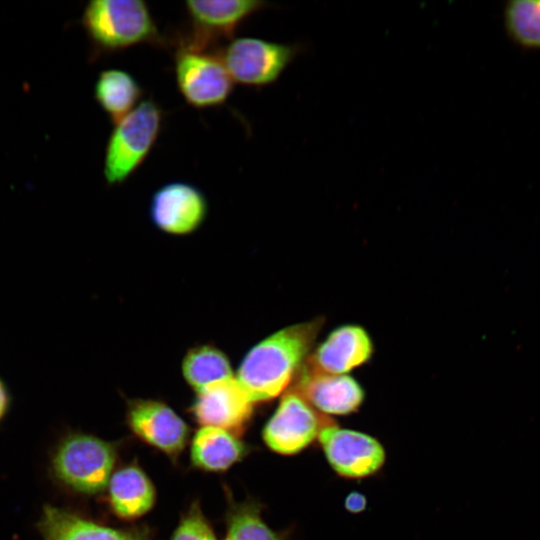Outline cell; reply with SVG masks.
<instances>
[{
    "instance_id": "obj_1",
    "label": "cell",
    "mask_w": 540,
    "mask_h": 540,
    "mask_svg": "<svg viewBox=\"0 0 540 540\" xmlns=\"http://www.w3.org/2000/svg\"><path fill=\"white\" fill-rule=\"evenodd\" d=\"M324 318L282 328L253 346L242 359L236 379L254 403L283 395L295 382L315 346Z\"/></svg>"
},
{
    "instance_id": "obj_2",
    "label": "cell",
    "mask_w": 540,
    "mask_h": 540,
    "mask_svg": "<svg viewBox=\"0 0 540 540\" xmlns=\"http://www.w3.org/2000/svg\"><path fill=\"white\" fill-rule=\"evenodd\" d=\"M81 25L94 60L139 44H167L142 0H92L83 10Z\"/></svg>"
},
{
    "instance_id": "obj_3",
    "label": "cell",
    "mask_w": 540,
    "mask_h": 540,
    "mask_svg": "<svg viewBox=\"0 0 540 540\" xmlns=\"http://www.w3.org/2000/svg\"><path fill=\"white\" fill-rule=\"evenodd\" d=\"M117 460V446L92 434L70 432L57 444L50 468L65 488L95 495L107 488Z\"/></svg>"
},
{
    "instance_id": "obj_4",
    "label": "cell",
    "mask_w": 540,
    "mask_h": 540,
    "mask_svg": "<svg viewBox=\"0 0 540 540\" xmlns=\"http://www.w3.org/2000/svg\"><path fill=\"white\" fill-rule=\"evenodd\" d=\"M163 119V110L149 98L114 123L103 161L107 185L123 184L142 165L160 135Z\"/></svg>"
},
{
    "instance_id": "obj_5",
    "label": "cell",
    "mask_w": 540,
    "mask_h": 540,
    "mask_svg": "<svg viewBox=\"0 0 540 540\" xmlns=\"http://www.w3.org/2000/svg\"><path fill=\"white\" fill-rule=\"evenodd\" d=\"M177 87L184 100L198 109L217 107L229 98L234 81L220 56L211 49L174 42Z\"/></svg>"
},
{
    "instance_id": "obj_6",
    "label": "cell",
    "mask_w": 540,
    "mask_h": 540,
    "mask_svg": "<svg viewBox=\"0 0 540 540\" xmlns=\"http://www.w3.org/2000/svg\"><path fill=\"white\" fill-rule=\"evenodd\" d=\"M335 422L316 411L293 387L282 396L274 413L266 422L262 436L273 452L293 456L309 448L322 430Z\"/></svg>"
},
{
    "instance_id": "obj_7",
    "label": "cell",
    "mask_w": 540,
    "mask_h": 540,
    "mask_svg": "<svg viewBox=\"0 0 540 540\" xmlns=\"http://www.w3.org/2000/svg\"><path fill=\"white\" fill-rule=\"evenodd\" d=\"M301 46L253 37L232 39L220 56L232 80L261 87L275 82L299 54Z\"/></svg>"
},
{
    "instance_id": "obj_8",
    "label": "cell",
    "mask_w": 540,
    "mask_h": 540,
    "mask_svg": "<svg viewBox=\"0 0 540 540\" xmlns=\"http://www.w3.org/2000/svg\"><path fill=\"white\" fill-rule=\"evenodd\" d=\"M318 444L333 472L346 480L375 476L386 462V450L378 438L359 430L342 428L336 422L322 430Z\"/></svg>"
},
{
    "instance_id": "obj_9",
    "label": "cell",
    "mask_w": 540,
    "mask_h": 540,
    "mask_svg": "<svg viewBox=\"0 0 540 540\" xmlns=\"http://www.w3.org/2000/svg\"><path fill=\"white\" fill-rule=\"evenodd\" d=\"M189 27L177 40L215 49L219 40L231 39L237 27L269 3L259 0H188L184 3Z\"/></svg>"
},
{
    "instance_id": "obj_10",
    "label": "cell",
    "mask_w": 540,
    "mask_h": 540,
    "mask_svg": "<svg viewBox=\"0 0 540 540\" xmlns=\"http://www.w3.org/2000/svg\"><path fill=\"white\" fill-rule=\"evenodd\" d=\"M127 425L143 442L176 460L190 434L187 423L166 403L154 399L127 402Z\"/></svg>"
},
{
    "instance_id": "obj_11",
    "label": "cell",
    "mask_w": 540,
    "mask_h": 540,
    "mask_svg": "<svg viewBox=\"0 0 540 540\" xmlns=\"http://www.w3.org/2000/svg\"><path fill=\"white\" fill-rule=\"evenodd\" d=\"M207 212L205 194L185 181H173L159 187L153 193L149 206L154 226L175 236L195 232L205 221Z\"/></svg>"
},
{
    "instance_id": "obj_12",
    "label": "cell",
    "mask_w": 540,
    "mask_h": 540,
    "mask_svg": "<svg viewBox=\"0 0 540 540\" xmlns=\"http://www.w3.org/2000/svg\"><path fill=\"white\" fill-rule=\"evenodd\" d=\"M374 343L368 331L358 324L333 329L307 357L303 368L312 373L343 375L368 363Z\"/></svg>"
},
{
    "instance_id": "obj_13",
    "label": "cell",
    "mask_w": 540,
    "mask_h": 540,
    "mask_svg": "<svg viewBox=\"0 0 540 540\" xmlns=\"http://www.w3.org/2000/svg\"><path fill=\"white\" fill-rule=\"evenodd\" d=\"M190 411L202 426L221 428L239 436L252 418L253 403L234 376L197 392Z\"/></svg>"
},
{
    "instance_id": "obj_14",
    "label": "cell",
    "mask_w": 540,
    "mask_h": 540,
    "mask_svg": "<svg viewBox=\"0 0 540 540\" xmlns=\"http://www.w3.org/2000/svg\"><path fill=\"white\" fill-rule=\"evenodd\" d=\"M291 387L316 411L330 418L354 414L365 401L364 388L348 374L312 373L302 367Z\"/></svg>"
},
{
    "instance_id": "obj_15",
    "label": "cell",
    "mask_w": 540,
    "mask_h": 540,
    "mask_svg": "<svg viewBox=\"0 0 540 540\" xmlns=\"http://www.w3.org/2000/svg\"><path fill=\"white\" fill-rule=\"evenodd\" d=\"M37 528L43 540H152L148 526L109 527L50 504L43 506Z\"/></svg>"
},
{
    "instance_id": "obj_16",
    "label": "cell",
    "mask_w": 540,
    "mask_h": 540,
    "mask_svg": "<svg viewBox=\"0 0 540 540\" xmlns=\"http://www.w3.org/2000/svg\"><path fill=\"white\" fill-rule=\"evenodd\" d=\"M111 511L119 518L133 520L148 513L156 501L155 487L137 463L115 471L107 485Z\"/></svg>"
},
{
    "instance_id": "obj_17",
    "label": "cell",
    "mask_w": 540,
    "mask_h": 540,
    "mask_svg": "<svg viewBox=\"0 0 540 540\" xmlns=\"http://www.w3.org/2000/svg\"><path fill=\"white\" fill-rule=\"evenodd\" d=\"M248 453V445L238 435L209 426H202L195 432L190 448L192 464L207 472L226 471Z\"/></svg>"
},
{
    "instance_id": "obj_18",
    "label": "cell",
    "mask_w": 540,
    "mask_h": 540,
    "mask_svg": "<svg viewBox=\"0 0 540 540\" xmlns=\"http://www.w3.org/2000/svg\"><path fill=\"white\" fill-rule=\"evenodd\" d=\"M142 95L136 78L121 69L101 71L94 86V98L113 124L130 113Z\"/></svg>"
},
{
    "instance_id": "obj_19",
    "label": "cell",
    "mask_w": 540,
    "mask_h": 540,
    "mask_svg": "<svg viewBox=\"0 0 540 540\" xmlns=\"http://www.w3.org/2000/svg\"><path fill=\"white\" fill-rule=\"evenodd\" d=\"M181 368L185 381L196 393L234 377L226 354L210 344L189 349L183 358Z\"/></svg>"
},
{
    "instance_id": "obj_20",
    "label": "cell",
    "mask_w": 540,
    "mask_h": 540,
    "mask_svg": "<svg viewBox=\"0 0 540 540\" xmlns=\"http://www.w3.org/2000/svg\"><path fill=\"white\" fill-rule=\"evenodd\" d=\"M260 503L230 498L226 512L224 540H286V535L270 528L261 516Z\"/></svg>"
},
{
    "instance_id": "obj_21",
    "label": "cell",
    "mask_w": 540,
    "mask_h": 540,
    "mask_svg": "<svg viewBox=\"0 0 540 540\" xmlns=\"http://www.w3.org/2000/svg\"><path fill=\"white\" fill-rule=\"evenodd\" d=\"M510 37L526 48L540 49V0H513L504 10Z\"/></svg>"
},
{
    "instance_id": "obj_22",
    "label": "cell",
    "mask_w": 540,
    "mask_h": 540,
    "mask_svg": "<svg viewBox=\"0 0 540 540\" xmlns=\"http://www.w3.org/2000/svg\"><path fill=\"white\" fill-rule=\"evenodd\" d=\"M170 540H217L198 501L193 502L182 515Z\"/></svg>"
},
{
    "instance_id": "obj_23",
    "label": "cell",
    "mask_w": 540,
    "mask_h": 540,
    "mask_svg": "<svg viewBox=\"0 0 540 540\" xmlns=\"http://www.w3.org/2000/svg\"><path fill=\"white\" fill-rule=\"evenodd\" d=\"M344 507L352 514L361 513L367 507V498L364 494L353 491L346 496L344 500Z\"/></svg>"
},
{
    "instance_id": "obj_24",
    "label": "cell",
    "mask_w": 540,
    "mask_h": 540,
    "mask_svg": "<svg viewBox=\"0 0 540 540\" xmlns=\"http://www.w3.org/2000/svg\"><path fill=\"white\" fill-rule=\"evenodd\" d=\"M12 403V396L5 381L0 377V422L8 414Z\"/></svg>"
}]
</instances>
